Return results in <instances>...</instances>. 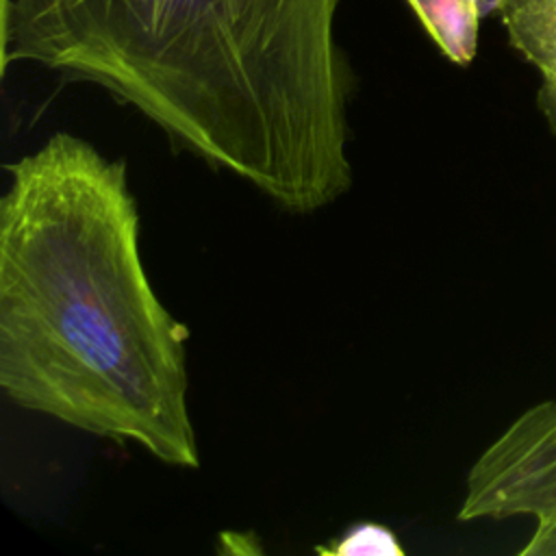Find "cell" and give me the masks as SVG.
<instances>
[{
    "label": "cell",
    "instance_id": "2",
    "mask_svg": "<svg viewBox=\"0 0 556 556\" xmlns=\"http://www.w3.org/2000/svg\"><path fill=\"white\" fill-rule=\"evenodd\" d=\"M0 389L20 408L172 467H200L187 339L154 293L124 159L54 132L7 163Z\"/></svg>",
    "mask_w": 556,
    "mask_h": 556
},
{
    "label": "cell",
    "instance_id": "6",
    "mask_svg": "<svg viewBox=\"0 0 556 556\" xmlns=\"http://www.w3.org/2000/svg\"><path fill=\"white\" fill-rule=\"evenodd\" d=\"M324 556H356V554H382L404 556V547L395 532L376 521H358L350 526L341 536L328 545H317Z\"/></svg>",
    "mask_w": 556,
    "mask_h": 556
},
{
    "label": "cell",
    "instance_id": "5",
    "mask_svg": "<svg viewBox=\"0 0 556 556\" xmlns=\"http://www.w3.org/2000/svg\"><path fill=\"white\" fill-rule=\"evenodd\" d=\"M406 4L450 63L467 67L476 59L480 41L478 0H406Z\"/></svg>",
    "mask_w": 556,
    "mask_h": 556
},
{
    "label": "cell",
    "instance_id": "1",
    "mask_svg": "<svg viewBox=\"0 0 556 556\" xmlns=\"http://www.w3.org/2000/svg\"><path fill=\"white\" fill-rule=\"evenodd\" d=\"M348 0H4L2 67L104 89L176 150L311 215L352 187Z\"/></svg>",
    "mask_w": 556,
    "mask_h": 556
},
{
    "label": "cell",
    "instance_id": "3",
    "mask_svg": "<svg viewBox=\"0 0 556 556\" xmlns=\"http://www.w3.org/2000/svg\"><path fill=\"white\" fill-rule=\"evenodd\" d=\"M534 519L528 543L556 530V400L526 408L471 465L460 521Z\"/></svg>",
    "mask_w": 556,
    "mask_h": 556
},
{
    "label": "cell",
    "instance_id": "4",
    "mask_svg": "<svg viewBox=\"0 0 556 556\" xmlns=\"http://www.w3.org/2000/svg\"><path fill=\"white\" fill-rule=\"evenodd\" d=\"M508 43L539 72L536 106L556 139V0H497Z\"/></svg>",
    "mask_w": 556,
    "mask_h": 556
},
{
    "label": "cell",
    "instance_id": "7",
    "mask_svg": "<svg viewBox=\"0 0 556 556\" xmlns=\"http://www.w3.org/2000/svg\"><path fill=\"white\" fill-rule=\"evenodd\" d=\"M523 556H556V530H552L545 539L523 545L521 547Z\"/></svg>",
    "mask_w": 556,
    "mask_h": 556
}]
</instances>
